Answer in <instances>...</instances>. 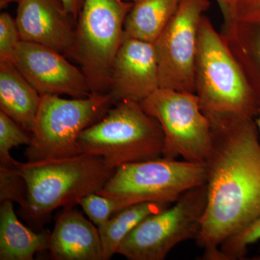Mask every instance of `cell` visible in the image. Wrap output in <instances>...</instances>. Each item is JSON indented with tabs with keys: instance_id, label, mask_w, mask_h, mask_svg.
<instances>
[{
	"instance_id": "obj_1",
	"label": "cell",
	"mask_w": 260,
	"mask_h": 260,
	"mask_svg": "<svg viewBox=\"0 0 260 260\" xmlns=\"http://www.w3.org/2000/svg\"><path fill=\"white\" fill-rule=\"evenodd\" d=\"M212 144L205 160L207 205L196 239L203 259L225 260L222 243L260 215V143L255 120L237 114L206 116Z\"/></svg>"
},
{
	"instance_id": "obj_2",
	"label": "cell",
	"mask_w": 260,
	"mask_h": 260,
	"mask_svg": "<svg viewBox=\"0 0 260 260\" xmlns=\"http://www.w3.org/2000/svg\"><path fill=\"white\" fill-rule=\"evenodd\" d=\"M17 170L26 182V203L21 208L26 218L38 220L59 208H71L97 192L115 169L96 155L80 153L62 158L18 162Z\"/></svg>"
},
{
	"instance_id": "obj_3",
	"label": "cell",
	"mask_w": 260,
	"mask_h": 260,
	"mask_svg": "<svg viewBox=\"0 0 260 260\" xmlns=\"http://www.w3.org/2000/svg\"><path fill=\"white\" fill-rule=\"evenodd\" d=\"M195 94L205 115L237 114L255 119L259 105L221 34L204 15L194 64Z\"/></svg>"
},
{
	"instance_id": "obj_4",
	"label": "cell",
	"mask_w": 260,
	"mask_h": 260,
	"mask_svg": "<svg viewBox=\"0 0 260 260\" xmlns=\"http://www.w3.org/2000/svg\"><path fill=\"white\" fill-rule=\"evenodd\" d=\"M164 134L160 123L140 103L114 104L101 120L84 130L78 140L79 153L104 159L113 169L162 157Z\"/></svg>"
},
{
	"instance_id": "obj_5",
	"label": "cell",
	"mask_w": 260,
	"mask_h": 260,
	"mask_svg": "<svg viewBox=\"0 0 260 260\" xmlns=\"http://www.w3.org/2000/svg\"><path fill=\"white\" fill-rule=\"evenodd\" d=\"M206 179L205 164L162 156L116 168L96 193L112 199L119 212L148 202L175 203L186 191L206 184Z\"/></svg>"
},
{
	"instance_id": "obj_6",
	"label": "cell",
	"mask_w": 260,
	"mask_h": 260,
	"mask_svg": "<svg viewBox=\"0 0 260 260\" xmlns=\"http://www.w3.org/2000/svg\"><path fill=\"white\" fill-rule=\"evenodd\" d=\"M133 5L124 0H84L75 26L73 59L79 64L92 93H109L113 63Z\"/></svg>"
},
{
	"instance_id": "obj_7",
	"label": "cell",
	"mask_w": 260,
	"mask_h": 260,
	"mask_svg": "<svg viewBox=\"0 0 260 260\" xmlns=\"http://www.w3.org/2000/svg\"><path fill=\"white\" fill-rule=\"evenodd\" d=\"M112 106L109 93H93L73 99L42 95L25 158L32 162L80 154L78 140L80 134L101 120Z\"/></svg>"
},
{
	"instance_id": "obj_8",
	"label": "cell",
	"mask_w": 260,
	"mask_h": 260,
	"mask_svg": "<svg viewBox=\"0 0 260 260\" xmlns=\"http://www.w3.org/2000/svg\"><path fill=\"white\" fill-rule=\"evenodd\" d=\"M206 205V184L186 191L171 208L142 220L124 238L116 254L129 260L165 259L178 244L196 240Z\"/></svg>"
},
{
	"instance_id": "obj_9",
	"label": "cell",
	"mask_w": 260,
	"mask_h": 260,
	"mask_svg": "<svg viewBox=\"0 0 260 260\" xmlns=\"http://www.w3.org/2000/svg\"><path fill=\"white\" fill-rule=\"evenodd\" d=\"M140 104L161 126L162 157L205 164L211 148V126L196 94L160 88Z\"/></svg>"
},
{
	"instance_id": "obj_10",
	"label": "cell",
	"mask_w": 260,
	"mask_h": 260,
	"mask_svg": "<svg viewBox=\"0 0 260 260\" xmlns=\"http://www.w3.org/2000/svg\"><path fill=\"white\" fill-rule=\"evenodd\" d=\"M210 6V0H181L153 43L160 88L195 93L194 64L200 21Z\"/></svg>"
},
{
	"instance_id": "obj_11",
	"label": "cell",
	"mask_w": 260,
	"mask_h": 260,
	"mask_svg": "<svg viewBox=\"0 0 260 260\" xmlns=\"http://www.w3.org/2000/svg\"><path fill=\"white\" fill-rule=\"evenodd\" d=\"M13 63L41 95L83 99L93 94L82 70L50 48L20 41Z\"/></svg>"
},
{
	"instance_id": "obj_12",
	"label": "cell",
	"mask_w": 260,
	"mask_h": 260,
	"mask_svg": "<svg viewBox=\"0 0 260 260\" xmlns=\"http://www.w3.org/2000/svg\"><path fill=\"white\" fill-rule=\"evenodd\" d=\"M160 88L153 43L124 37L114 58L109 94L113 105L140 103Z\"/></svg>"
},
{
	"instance_id": "obj_13",
	"label": "cell",
	"mask_w": 260,
	"mask_h": 260,
	"mask_svg": "<svg viewBox=\"0 0 260 260\" xmlns=\"http://www.w3.org/2000/svg\"><path fill=\"white\" fill-rule=\"evenodd\" d=\"M15 21L20 40L50 48L73 59L76 23L60 0H20Z\"/></svg>"
},
{
	"instance_id": "obj_14",
	"label": "cell",
	"mask_w": 260,
	"mask_h": 260,
	"mask_svg": "<svg viewBox=\"0 0 260 260\" xmlns=\"http://www.w3.org/2000/svg\"><path fill=\"white\" fill-rule=\"evenodd\" d=\"M48 250L55 260H104L99 228L73 207L56 218Z\"/></svg>"
},
{
	"instance_id": "obj_15",
	"label": "cell",
	"mask_w": 260,
	"mask_h": 260,
	"mask_svg": "<svg viewBox=\"0 0 260 260\" xmlns=\"http://www.w3.org/2000/svg\"><path fill=\"white\" fill-rule=\"evenodd\" d=\"M42 95L13 61H0V111L31 134Z\"/></svg>"
},
{
	"instance_id": "obj_16",
	"label": "cell",
	"mask_w": 260,
	"mask_h": 260,
	"mask_svg": "<svg viewBox=\"0 0 260 260\" xmlns=\"http://www.w3.org/2000/svg\"><path fill=\"white\" fill-rule=\"evenodd\" d=\"M224 42L240 67L260 109V23H224Z\"/></svg>"
},
{
	"instance_id": "obj_17",
	"label": "cell",
	"mask_w": 260,
	"mask_h": 260,
	"mask_svg": "<svg viewBox=\"0 0 260 260\" xmlns=\"http://www.w3.org/2000/svg\"><path fill=\"white\" fill-rule=\"evenodd\" d=\"M50 234L36 233L19 220L13 203L0 206V260H32L38 252L49 249Z\"/></svg>"
},
{
	"instance_id": "obj_18",
	"label": "cell",
	"mask_w": 260,
	"mask_h": 260,
	"mask_svg": "<svg viewBox=\"0 0 260 260\" xmlns=\"http://www.w3.org/2000/svg\"><path fill=\"white\" fill-rule=\"evenodd\" d=\"M181 0H139L124 21V37L154 43L175 13Z\"/></svg>"
},
{
	"instance_id": "obj_19",
	"label": "cell",
	"mask_w": 260,
	"mask_h": 260,
	"mask_svg": "<svg viewBox=\"0 0 260 260\" xmlns=\"http://www.w3.org/2000/svg\"><path fill=\"white\" fill-rule=\"evenodd\" d=\"M169 205L158 203H142L126 207L114 213L110 219L99 228L102 239L104 260L116 254L124 238L149 215L160 213Z\"/></svg>"
},
{
	"instance_id": "obj_20",
	"label": "cell",
	"mask_w": 260,
	"mask_h": 260,
	"mask_svg": "<svg viewBox=\"0 0 260 260\" xmlns=\"http://www.w3.org/2000/svg\"><path fill=\"white\" fill-rule=\"evenodd\" d=\"M31 134L16 121L0 111V166L11 167L17 164L12 158L10 150L19 145H30Z\"/></svg>"
},
{
	"instance_id": "obj_21",
	"label": "cell",
	"mask_w": 260,
	"mask_h": 260,
	"mask_svg": "<svg viewBox=\"0 0 260 260\" xmlns=\"http://www.w3.org/2000/svg\"><path fill=\"white\" fill-rule=\"evenodd\" d=\"M0 166V202L17 203L23 208L26 203L28 188L24 178L17 170V164Z\"/></svg>"
},
{
	"instance_id": "obj_22",
	"label": "cell",
	"mask_w": 260,
	"mask_h": 260,
	"mask_svg": "<svg viewBox=\"0 0 260 260\" xmlns=\"http://www.w3.org/2000/svg\"><path fill=\"white\" fill-rule=\"evenodd\" d=\"M258 241H260V215L249 226L222 243L220 249L225 260L242 259L249 246Z\"/></svg>"
},
{
	"instance_id": "obj_23",
	"label": "cell",
	"mask_w": 260,
	"mask_h": 260,
	"mask_svg": "<svg viewBox=\"0 0 260 260\" xmlns=\"http://www.w3.org/2000/svg\"><path fill=\"white\" fill-rule=\"evenodd\" d=\"M78 205L98 227L107 222L117 212L115 203L112 199L96 192L83 197Z\"/></svg>"
},
{
	"instance_id": "obj_24",
	"label": "cell",
	"mask_w": 260,
	"mask_h": 260,
	"mask_svg": "<svg viewBox=\"0 0 260 260\" xmlns=\"http://www.w3.org/2000/svg\"><path fill=\"white\" fill-rule=\"evenodd\" d=\"M20 41L15 19L3 12L0 14V61L13 62Z\"/></svg>"
},
{
	"instance_id": "obj_25",
	"label": "cell",
	"mask_w": 260,
	"mask_h": 260,
	"mask_svg": "<svg viewBox=\"0 0 260 260\" xmlns=\"http://www.w3.org/2000/svg\"><path fill=\"white\" fill-rule=\"evenodd\" d=\"M227 19L236 21L260 23V0H225Z\"/></svg>"
},
{
	"instance_id": "obj_26",
	"label": "cell",
	"mask_w": 260,
	"mask_h": 260,
	"mask_svg": "<svg viewBox=\"0 0 260 260\" xmlns=\"http://www.w3.org/2000/svg\"><path fill=\"white\" fill-rule=\"evenodd\" d=\"M60 1L64 5L65 10L71 15L75 23H76L79 18L84 0H60Z\"/></svg>"
},
{
	"instance_id": "obj_27",
	"label": "cell",
	"mask_w": 260,
	"mask_h": 260,
	"mask_svg": "<svg viewBox=\"0 0 260 260\" xmlns=\"http://www.w3.org/2000/svg\"><path fill=\"white\" fill-rule=\"evenodd\" d=\"M217 3H218L219 8L221 10L222 15H223L224 21L226 20L227 19V8L226 5H225V0H216Z\"/></svg>"
},
{
	"instance_id": "obj_28",
	"label": "cell",
	"mask_w": 260,
	"mask_h": 260,
	"mask_svg": "<svg viewBox=\"0 0 260 260\" xmlns=\"http://www.w3.org/2000/svg\"><path fill=\"white\" fill-rule=\"evenodd\" d=\"M20 0H0V7L2 8H5L7 5L10 4L12 3H18Z\"/></svg>"
},
{
	"instance_id": "obj_29",
	"label": "cell",
	"mask_w": 260,
	"mask_h": 260,
	"mask_svg": "<svg viewBox=\"0 0 260 260\" xmlns=\"http://www.w3.org/2000/svg\"><path fill=\"white\" fill-rule=\"evenodd\" d=\"M256 126H257L258 132H259V138H260V109L259 112H258L257 115H256L255 119Z\"/></svg>"
},
{
	"instance_id": "obj_30",
	"label": "cell",
	"mask_w": 260,
	"mask_h": 260,
	"mask_svg": "<svg viewBox=\"0 0 260 260\" xmlns=\"http://www.w3.org/2000/svg\"><path fill=\"white\" fill-rule=\"evenodd\" d=\"M124 1L130 2V3H136V2L139 1V0H124Z\"/></svg>"
}]
</instances>
